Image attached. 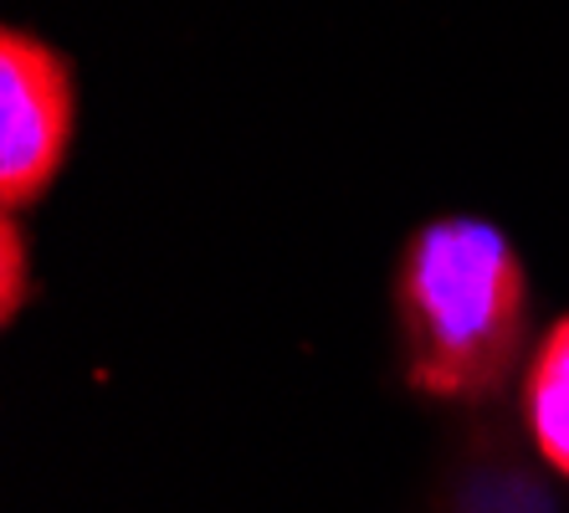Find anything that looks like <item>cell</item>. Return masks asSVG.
<instances>
[{"label":"cell","instance_id":"obj_3","mask_svg":"<svg viewBox=\"0 0 569 513\" xmlns=\"http://www.w3.org/2000/svg\"><path fill=\"white\" fill-rule=\"evenodd\" d=\"M523 411H529L533 442L549 457V467L569 477V318H559L533 355Z\"/></svg>","mask_w":569,"mask_h":513},{"label":"cell","instance_id":"obj_4","mask_svg":"<svg viewBox=\"0 0 569 513\" xmlns=\"http://www.w3.org/2000/svg\"><path fill=\"white\" fill-rule=\"evenodd\" d=\"M0 257H6V298H0V314L11 324L27 303V288H31V273H27V231L16 226V211H6L0 221Z\"/></svg>","mask_w":569,"mask_h":513},{"label":"cell","instance_id":"obj_2","mask_svg":"<svg viewBox=\"0 0 569 513\" xmlns=\"http://www.w3.org/2000/svg\"><path fill=\"white\" fill-rule=\"evenodd\" d=\"M78 88L72 62L21 27L0 37V200L21 211L47 196L72 145Z\"/></svg>","mask_w":569,"mask_h":513},{"label":"cell","instance_id":"obj_1","mask_svg":"<svg viewBox=\"0 0 569 513\" xmlns=\"http://www.w3.org/2000/svg\"><path fill=\"white\" fill-rule=\"evenodd\" d=\"M406 381L437 401H492L529 334V273L498 226L431 221L396 267Z\"/></svg>","mask_w":569,"mask_h":513}]
</instances>
